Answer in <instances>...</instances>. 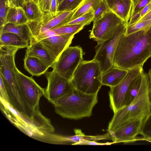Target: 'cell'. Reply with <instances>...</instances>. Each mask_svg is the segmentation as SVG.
Returning <instances> with one entry per match:
<instances>
[{
    "label": "cell",
    "mask_w": 151,
    "mask_h": 151,
    "mask_svg": "<svg viewBox=\"0 0 151 151\" xmlns=\"http://www.w3.org/2000/svg\"><path fill=\"white\" fill-rule=\"evenodd\" d=\"M101 0H84L81 5L73 14L70 21L75 19L86 13L91 8H93Z\"/></svg>",
    "instance_id": "d4e9b609"
},
{
    "label": "cell",
    "mask_w": 151,
    "mask_h": 151,
    "mask_svg": "<svg viewBox=\"0 0 151 151\" xmlns=\"http://www.w3.org/2000/svg\"><path fill=\"white\" fill-rule=\"evenodd\" d=\"M140 134L143 137L138 138L137 141H151V113L144 120Z\"/></svg>",
    "instance_id": "484cf974"
},
{
    "label": "cell",
    "mask_w": 151,
    "mask_h": 151,
    "mask_svg": "<svg viewBox=\"0 0 151 151\" xmlns=\"http://www.w3.org/2000/svg\"><path fill=\"white\" fill-rule=\"evenodd\" d=\"M84 0H62L58 6V12L73 11Z\"/></svg>",
    "instance_id": "f1b7e54d"
},
{
    "label": "cell",
    "mask_w": 151,
    "mask_h": 151,
    "mask_svg": "<svg viewBox=\"0 0 151 151\" xmlns=\"http://www.w3.org/2000/svg\"><path fill=\"white\" fill-rule=\"evenodd\" d=\"M94 16V10L92 8L86 13L69 22L63 26L83 23L86 24L88 25L93 22Z\"/></svg>",
    "instance_id": "83f0119b"
},
{
    "label": "cell",
    "mask_w": 151,
    "mask_h": 151,
    "mask_svg": "<svg viewBox=\"0 0 151 151\" xmlns=\"http://www.w3.org/2000/svg\"><path fill=\"white\" fill-rule=\"evenodd\" d=\"M151 1V0H132L130 19L143 9Z\"/></svg>",
    "instance_id": "1f68e13d"
},
{
    "label": "cell",
    "mask_w": 151,
    "mask_h": 151,
    "mask_svg": "<svg viewBox=\"0 0 151 151\" xmlns=\"http://www.w3.org/2000/svg\"><path fill=\"white\" fill-rule=\"evenodd\" d=\"M35 1L37 4L38 2V0H26V2L28 1Z\"/></svg>",
    "instance_id": "f35d334b"
},
{
    "label": "cell",
    "mask_w": 151,
    "mask_h": 151,
    "mask_svg": "<svg viewBox=\"0 0 151 151\" xmlns=\"http://www.w3.org/2000/svg\"><path fill=\"white\" fill-rule=\"evenodd\" d=\"M151 10V1L143 9L138 12L130 19L127 25L131 24L138 22L142 17Z\"/></svg>",
    "instance_id": "d6a6232c"
},
{
    "label": "cell",
    "mask_w": 151,
    "mask_h": 151,
    "mask_svg": "<svg viewBox=\"0 0 151 151\" xmlns=\"http://www.w3.org/2000/svg\"><path fill=\"white\" fill-rule=\"evenodd\" d=\"M47 81L44 95L53 104L61 97L73 90L71 81L52 70L44 74Z\"/></svg>",
    "instance_id": "8fae6325"
},
{
    "label": "cell",
    "mask_w": 151,
    "mask_h": 151,
    "mask_svg": "<svg viewBox=\"0 0 151 151\" xmlns=\"http://www.w3.org/2000/svg\"><path fill=\"white\" fill-rule=\"evenodd\" d=\"M142 73L136 78L131 83L126 96V106L130 103L137 94L141 83Z\"/></svg>",
    "instance_id": "cb8c5ba5"
},
{
    "label": "cell",
    "mask_w": 151,
    "mask_h": 151,
    "mask_svg": "<svg viewBox=\"0 0 151 151\" xmlns=\"http://www.w3.org/2000/svg\"><path fill=\"white\" fill-rule=\"evenodd\" d=\"M93 22L89 37L96 41L97 45L113 36L124 24H126L111 11L104 13Z\"/></svg>",
    "instance_id": "5b68a950"
},
{
    "label": "cell",
    "mask_w": 151,
    "mask_h": 151,
    "mask_svg": "<svg viewBox=\"0 0 151 151\" xmlns=\"http://www.w3.org/2000/svg\"><path fill=\"white\" fill-rule=\"evenodd\" d=\"M29 45V42L14 33L7 32L0 35V46L15 47L20 49Z\"/></svg>",
    "instance_id": "d6986e66"
},
{
    "label": "cell",
    "mask_w": 151,
    "mask_h": 151,
    "mask_svg": "<svg viewBox=\"0 0 151 151\" xmlns=\"http://www.w3.org/2000/svg\"><path fill=\"white\" fill-rule=\"evenodd\" d=\"M81 4L73 11L58 12L55 15L48 12L44 14L40 22H28L26 24L32 37H35L48 30L64 26L70 21L73 14Z\"/></svg>",
    "instance_id": "52a82bcc"
},
{
    "label": "cell",
    "mask_w": 151,
    "mask_h": 151,
    "mask_svg": "<svg viewBox=\"0 0 151 151\" xmlns=\"http://www.w3.org/2000/svg\"><path fill=\"white\" fill-rule=\"evenodd\" d=\"M22 7L29 21L40 22L41 21L44 14L35 1H27Z\"/></svg>",
    "instance_id": "7402d4cb"
},
{
    "label": "cell",
    "mask_w": 151,
    "mask_h": 151,
    "mask_svg": "<svg viewBox=\"0 0 151 151\" xmlns=\"http://www.w3.org/2000/svg\"><path fill=\"white\" fill-rule=\"evenodd\" d=\"M128 70L113 66L103 73L102 83L103 85L111 87L120 83L125 76Z\"/></svg>",
    "instance_id": "e0dca14e"
},
{
    "label": "cell",
    "mask_w": 151,
    "mask_h": 151,
    "mask_svg": "<svg viewBox=\"0 0 151 151\" xmlns=\"http://www.w3.org/2000/svg\"><path fill=\"white\" fill-rule=\"evenodd\" d=\"M74 131L75 134L72 136L54 135L55 137L56 143L80 145L81 143L85 141L97 142L101 140L111 139V136L108 132L103 134L88 136L85 135L80 129H75Z\"/></svg>",
    "instance_id": "5bb4252c"
},
{
    "label": "cell",
    "mask_w": 151,
    "mask_h": 151,
    "mask_svg": "<svg viewBox=\"0 0 151 151\" xmlns=\"http://www.w3.org/2000/svg\"><path fill=\"white\" fill-rule=\"evenodd\" d=\"M25 55L36 57L50 67L52 66L56 61L40 42L33 40H30Z\"/></svg>",
    "instance_id": "2e32d148"
},
{
    "label": "cell",
    "mask_w": 151,
    "mask_h": 151,
    "mask_svg": "<svg viewBox=\"0 0 151 151\" xmlns=\"http://www.w3.org/2000/svg\"><path fill=\"white\" fill-rule=\"evenodd\" d=\"M62 1V0H57V3H58V6L59 4L61 2V1Z\"/></svg>",
    "instance_id": "ab89813d"
},
{
    "label": "cell",
    "mask_w": 151,
    "mask_h": 151,
    "mask_svg": "<svg viewBox=\"0 0 151 151\" xmlns=\"http://www.w3.org/2000/svg\"><path fill=\"white\" fill-rule=\"evenodd\" d=\"M16 34L25 40L29 42L32 36L29 29L26 24H17L7 23L4 26L0 35L5 33Z\"/></svg>",
    "instance_id": "44dd1931"
},
{
    "label": "cell",
    "mask_w": 151,
    "mask_h": 151,
    "mask_svg": "<svg viewBox=\"0 0 151 151\" xmlns=\"http://www.w3.org/2000/svg\"><path fill=\"white\" fill-rule=\"evenodd\" d=\"M93 9L94 16L93 22L100 17L104 13L111 11L104 0H101Z\"/></svg>",
    "instance_id": "4dcf8cb0"
},
{
    "label": "cell",
    "mask_w": 151,
    "mask_h": 151,
    "mask_svg": "<svg viewBox=\"0 0 151 151\" xmlns=\"http://www.w3.org/2000/svg\"><path fill=\"white\" fill-rule=\"evenodd\" d=\"M144 120H139L122 125L108 132L114 143H127L137 141Z\"/></svg>",
    "instance_id": "7c38bea8"
},
{
    "label": "cell",
    "mask_w": 151,
    "mask_h": 151,
    "mask_svg": "<svg viewBox=\"0 0 151 151\" xmlns=\"http://www.w3.org/2000/svg\"><path fill=\"white\" fill-rule=\"evenodd\" d=\"M86 24L63 26L52 29L55 35H75L83 29Z\"/></svg>",
    "instance_id": "603a6c76"
},
{
    "label": "cell",
    "mask_w": 151,
    "mask_h": 151,
    "mask_svg": "<svg viewBox=\"0 0 151 151\" xmlns=\"http://www.w3.org/2000/svg\"><path fill=\"white\" fill-rule=\"evenodd\" d=\"M111 11L127 25L130 19L132 0H104Z\"/></svg>",
    "instance_id": "9a60e30c"
},
{
    "label": "cell",
    "mask_w": 151,
    "mask_h": 151,
    "mask_svg": "<svg viewBox=\"0 0 151 151\" xmlns=\"http://www.w3.org/2000/svg\"><path fill=\"white\" fill-rule=\"evenodd\" d=\"M10 7L9 0H0V33L5 24L6 14Z\"/></svg>",
    "instance_id": "f546056e"
},
{
    "label": "cell",
    "mask_w": 151,
    "mask_h": 151,
    "mask_svg": "<svg viewBox=\"0 0 151 151\" xmlns=\"http://www.w3.org/2000/svg\"><path fill=\"white\" fill-rule=\"evenodd\" d=\"M51 0H38L37 4L42 12H49Z\"/></svg>",
    "instance_id": "836d02e7"
},
{
    "label": "cell",
    "mask_w": 151,
    "mask_h": 151,
    "mask_svg": "<svg viewBox=\"0 0 151 151\" xmlns=\"http://www.w3.org/2000/svg\"><path fill=\"white\" fill-rule=\"evenodd\" d=\"M98 102V94H88L75 89L53 105L55 112L62 117L78 120L91 116Z\"/></svg>",
    "instance_id": "3957f363"
},
{
    "label": "cell",
    "mask_w": 151,
    "mask_h": 151,
    "mask_svg": "<svg viewBox=\"0 0 151 151\" xmlns=\"http://www.w3.org/2000/svg\"><path fill=\"white\" fill-rule=\"evenodd\" d=\"M28 21L29 20L22 6H14L9 8L6 15L5 24L9 23L24 24H26Z\"/></svg>",
    "instance_id": "ffe728a7"
},
{
    "label": "cell",
    "mask_w": 151,
    "mask_h": 151,
    "mask_svg": "<svg viewBox=\"0 0 151 151\" xmlns=\"http://www.w3.org/2000/svg\"><path fill=\"white\" fill-rule=\"evenodd\" d=\"M84 53L78 46H69L62 53L51 67L52 70L71 81L74 72L83 60Z\"/></svg>",
    "instance_id": "8992f818"
},
{
    "label": "cell",
    "mask_w": 151,
    "mask_h": 151,
    "mask_svg": "<svg viewBox=\"0 0 151 151\" xmlns=\"http://www.w3.org/2000/svg\"><path fill=\"white\" fill-rule=\"evenodd\" d=\"M147 74L149 78L151 88V67L148 71Z\"/></svg>",
    "instance_id": "74e56055"
},
{
    "label": "cell",
    "mask_w": 151,
    "mask_h": 151,
    "mask_svg": "<svg viewBox=\"0 0 151 151\" xmlns=\"http://www.w3.org/2000/svg\"><path fill=\"white\" fill-rule=\"evenodd\" d=\"M151 19V10L142 17L138 22Z\"/></svg>",
    "instance_id": "8d00e7d4"
},
{
    "label": "cell",
    "mask_w": 151,
    "mask_h": 151,
    "mask_svg": "<svg viewBox=\"0 0 151 151\" xmlns=\"http://www.w3.org/2000/svg\"><path fill=\"white\" fill-rule=\"evenodd\" d=\"M57 0H51L49 12L53 15L56 14L58 12Z\"/></svg>",
    "instance_id": "d590c367"
},
{
    "label": "cell",
    "mask_w": 151,
    "mask_h": 151,
    "mask_svg": "<svg viewBox=\"0 0 151 151\" xmlns=\"http://www.w3.org/2000/svg\"><path fill=\"white\" fill-rule=\"evenodd\" d=\"M102 73L98 61L93 59L83 60L74 72L71 81L78 90L88 94H98L103 86Z\"/></svg>",
    "instance_id": "277c9868"
},
{
    "label": "cell",
    "mask_w": 151,
    "mask_h": 151,
    "mask_svg": "<svg viewBox=\"0 0 151 151\" xmlns=\"http://www.w3.org/2000/svg\"><path fill=\"white\" fill-rule=\"evenodd\" d=\"M151 95L149 78L144 71L137 94L129 104L114 113L109 124L108 132L129 123L144 120L151 113Z\"/></svg>",
    "instance_id": "7a4b0ae2"
},
{
    "label": "cell",
    "mask_w": 151,
    "mask_h": 151,
    "mask_svg": "<svg viewBox=\"0 0 151 151\" xmlns=\"http://www.w3.org/2000/svg\"><path fill=\"white\" fill-rule=\"evenodd\" d=\"M151 57V27L121 37L113 59V66L128 70L143 66Z\"/></svg>",
    "instance_id": "6da1fadb"
},
{
    "label": "cell",
    "mask_w": 151,
    "mask_h": 151,
    "mask_svg": "<svg viewBox=\"0 0 151 151\" xmlns=\"http://www.w3.org/2000/svg\"><path fill=\"white\" fill-rule=\"evenodd\" d=\"M74 35H55L40 42L56 61L62 53L71 44Z\"/></svg>",
    "instance_id": "4fadbf2b"
},
{
    "label": "cell",
    "mask_w": 151,
    "mask_h": 151,
    "mask_svg": "<svg viewBox=\"0 0 151 151\" xmlns=\"http://www.w3.org/2000/svg\"><path fill=\"white\" fill-rule=\"evenodd\" d=\"M15 73L17 84L27 104L35 112H41L39 101L44 94L45 89L40 86L32 77L25 75L17 67Z\"/></svg>",
    "instance_id": "ba28073f"
},
{
    "label": "cell",
    "mask_w": 151,
    "mask_h": 151,
    "mask_svg": "<svg viewBox=\"0 0 151 151\" xmlns=\"http://www.w3.org/2000/svg\"><path fill=\"white\" fill-rule=\"evenodd\" d=\"M151 27V19L142 21L126 26L125 34L129 35Z\"/></svg>",
    "instance_id": "4316f807"
},
{
    "label": "cell",
    "mask_w": 151,
    "mask_h": 151,
    "mask_svg": "<svg viewBox=\"0 0 151 151\" xmlns=\"http://www.w3.org/2000/svg\"><path fill=\"white\" fill-rule=\"evenodd\" d=\"M127 24H124L113 36L97 45L93 59L98 61L102 73L113 66V59L119 41L125 33Z\"/></svg>",
    "instance_id": "30bf717a"
},
{
    "label": "cell",
    "mask_w": 151,
    "mask_h": 151,
    "mask_svg": "<svg viewBox=\"0 0 151 151\" xmlns=\"http://www.w3.org/2000/svg\"><path fill=\"white\" fill-rule=\"evenodd\" d=\"M114 144L113 142H111L106 143H99L96 141H85L81 143L80 145H109Z\"/></svg>",
    "instance_id": "e575fe53"
},
{
    "label": "cell",
    "mask_w": 151,
    "mask_h": 151,
    "mask_svg": "<svg viewBox=\"0 0 151 151\" xmlns=\"http://www.w3.org/2000/svg\"><path fill=\"white\" fill-rule=\"evenodd\" d=\"M24 61V68L32 76H39L44 74L50 67L34 57L25 55Z\"/></svg>",
    "instance_id": "ac0fdd59"
},
{
    "label": "cell",
    "mask_w": 151,
    "mask_h": 151,
    "mask_svg": "<svg viewBox=\"0 0 151 151\" xmlns=\"http://www.w3.org/2000/svg\"><path fill=\"white\" fill-rule=\"evenodd\" d=\"M143 71L142 66L128 70L127 75L120 83L110 87L109 93L110 107L114 113L126 106V96L131 83Z\"/></svg>",
    "instance_id": "9c48e42d"
}]
</instances>
